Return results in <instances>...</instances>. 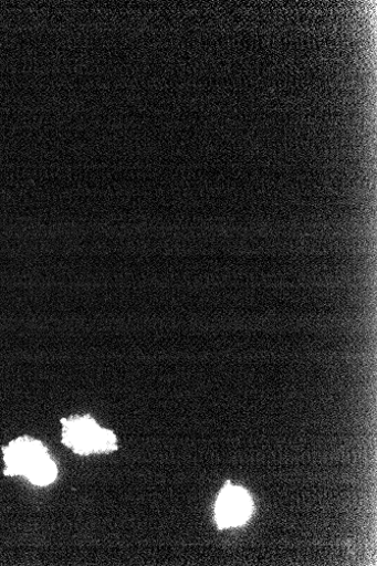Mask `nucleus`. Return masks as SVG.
Returning a JSON list of instances; mask_svg holds the SVG:
<instances>
[{"mask_svg": "<svg viewBox=\"0 0 377 566\" xmlns=\"http://www.w3.org/2000/svg\"><path fill=\"white\" fill-rule=\"evenodd\" d=\"M6 474L24 476L36 486L55 482L59 470L46 448L38 440L23 437L4 449Z\"/></svg>", "mask_w": 377, "mask_h": 566, "instance_id": "obj_1", "label": "nucleus"}, {"mask_svg": "<svg viewBox=\"0 0 377 566\" xmlns=\"http://www.w3.org/2000/svg\"><path fill=\"white\" fill-rule=\"evenodd\" d=\"M63 442L78 454L116 450L117 438L112 431L100 428L91 417L63 420Z\"/></svg>", "mask_w": 377, "mask_h": 566, "instance_id": "obj_2", "label": "nucleus"}, {"mask_svg": "<svg viewBox=\"0 0 377 566\" xmlns=\"http://www.w3.org/2000/svg\"><path fill=\"white\" fill-rule=\"evenodd\" d=\"M252 509V500L245 490L228 486L219 496L217 522L221 528L241 526L251 517Z\"/></svg>", "mask_w": 377, "mask_h": 566, "instance_id": "obj_3", "label": "nucleus"}]
</instances>
